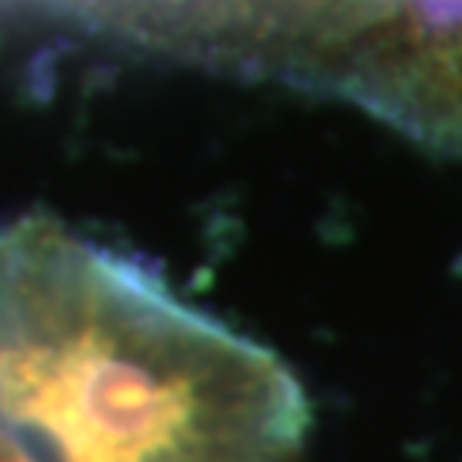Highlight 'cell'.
<instances>
[{
  "mask_svg": "<svg viewBox=\"0 0 462 462\" xmlns=\"http://www.w3.org/2000/svg\"><path fill=\"white\" fill-rule=\"evenodd\" d=\"M309 401L254 339L51 216L0 226V439L24 462H295Z\"/></svg>",
  "mask_w": 462,
  "mask_h": 462,
  "instance_id": "1",
  "label": "cell"
},
{
  "mask_svg": "<svg viewBox=\"0 0 462 462\" xmlns=\"http://www.w3.org/2000/svg\"><path fill=\"white\" fill-rule=\"evenodd\" d=\"M0 462H24V459H21V456H17L14 448L7 446L4 439H0Z\"/></svg>",
  "mask_w": 462,
  "mask_h": 462,
  "instance_id": "2",
  "label": "cell"
}]
</instances>
